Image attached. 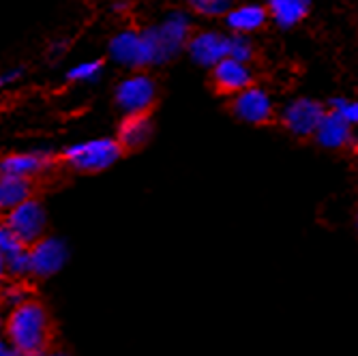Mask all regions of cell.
Instances as JSON below:
<instances>
[{
    "mask_svg": "<svg viewBox=\"0 0 358 356\" xmlns=\"http://www.w3.org/2000/svg\"><path fill=\"white\" fill-rule=\"evenodd\" d=\"M7 337L13 346V352L22 356H41L48 352L52 325L45 307L32 299L13 307L7 318Z\"/></svg>",
    "mask_w": 358,
    "mask_h": 356,
    "instance_id": "1",
    "label": "cell"
},
{
    "mask_svg": "<svg viewBox=\"0 0 358 356\" xmlns=\"http://www.w3.org/2000/svg\"><path fill=\"white\" fill-rule=\"evenodd\" d=\"M110 56L118 64L134 69H144L150 64H164L161 62L155 28L146 30H122L110 41Z\"/></svg>",
    "mask_w": 358,
    "mask_h": 356,
    "instance_id": "2",
    "label": "cell"
},
{
    "mask_svg": "<svg viewBox=\"0 0 358 356\" xmlns=\"http://www.w3.org/2000/svg\"><path fill=\"white\" fill-rule=\"evenodd\" d=\"M122 148L114 138H96L88 142H78L62 150V161L69 168L84 172V174H96L112 168L120 159Z\"/></svg>",
    "mask_w": 358,
    "mask_h": 356,
    "instance_id": "3",
    "label": "cell"
},
{
    "mask_svg": "<svg viewBox=\"0 0 358 356\" xmlns=\"http://www.w3.org/2000/svg\"><path fill=\"white\" fill-rule=\"evenodd\" d=\"M5 225L20 238V243L24 247H32L37 241H41L45 236L48 215L39 200L30 198L7 213Z\"/></svg>",
    "mask_w": 358,
    "mask_h": 356,
    "instance_id": "4",
    "label": "cell"
},
{
    "mask_svg": "<svg viewBox=\"0 0 358 356\" xmlns=\"http://www.w3.org/2000/svg\"><path fill=\"white\" fill-rule=\"evenodd\" d=\"M114 99L116 106L124 112V116L148 114L157 99V86L150 76L134 73L116 86Z\"/></svg>",
    "mask_w": 358,
    "mask_h": 356,
    "instance_id": "5",
    "label": "cell"
},
{
    "mask_svg": "<svg viewBox=\"0 0 358 356\" xmlns=\"http://www.w3.org/2000/svg\"><path fill=\"white\" fill-rule=\"evenodd\" d=\"M28 255H30V275L48 279L67 264L69 247L58 236H43L32 247H28Z\"/></svg>",
    "mask_w": 358,
    "mask_h": 356,
    "instance_id": "6",
    "label": "cell"
},
{
    "mask_svg": "<svg viewBox=\"0 0 358 356\" xmlns=\"http://www.w3.org/2000/svg\"><path fill=\"white\" fill-rule=\"evenodd\" d=\"M152 28H155L161 62L172 60L182 48H187V41L191 39V20L185 11H172L164 22Z\"/></svg>",
    "mask_w": 358,
    "mask_h": 356,
    "instance_id": "7",
    "label": "cell"
},
{
    "mask_svg": "<svg viewBox=\"0 0 358 356\" xmlns=\"http://www.w3.org/2000/svg\"><path fill=\"white\" fill-rule=\"evenodd\" d=\"M324 114H327V108L322 104L303 97V99L292 101L283 110L281 122L289 134H294L299 138H309V136H315Z\"/></svg>",
    "mask_w": 358,
    "mask_h": 356,
    "instance_id": "8",
    "label": "cell"
},
{
    "mask_svg": "<svg viewBox=\"0 0 358 356\" xmlns=\"http://www.w3.org/2000/svg\"><path fill=\"white\" fill-rule=\"evenodd\" d=\"M56 157L48 150H28V152H13L0 159V174H9L17 178H35L45 174L54 168Z\"/></svg>",
    "mask_w": 358,
    "mask_h": 356,
    "instance_id": "9",
    "label": "cell"
},
{
    "mask_svg": "<svg viewBox=\"0 0 358 356\" xmlns=\"http://www.w3.org/2000/svg\"><path fill=\"white\" fill-rule=\"evenodd\" d=\"M232 112L249 124H268L273 120V101L262 88H247L232 99Z\"/></svg>",
    "mask_w": 358,
    "mask_h": 356,
    "instance_id": "10",
    "label": "cell"
},
{
    "mask_svg": "<svg viewBox=\"0 0 358 356\" xmlns=\"http://www.w3.org/2000/svg\"><path fill=\"white\" fill-rule=\"evenodd\" d=\"M187 52L193 62L213 69L217 62L227 58V37L213 30L198 32V35H191V39L187 41Z\"/></svg>",
    "mask_w": 358,
    "mask_h": 356,
    "instance_id": "11",
    "label": "cell"
},
{
    "mask_svg": "<svg viewBox=\"0 0 358 356\" xmlns=\"http://www.w3.org/2000/svg\"><path fill=\"white\" fill-rule=\"evenodd\" d=\"M253 76L247 64H241L232 58H223L213 67V84L221 94H238L251 88Z\"/></svg>",
    "mask_w": 358,
    "mask_h": 356,
    "instance_id": "12",
    "label": "cell"
},
{
    "mask_svg": "<svg viewBox=\"0 0 358 356\" xmlns=\"http://www.w3.org/2000/svg\"><path fill=\"white\" fill-rule=\"evenodd\" d=\"M152 138V120L148 114H136L124 116V120L118 124L116 142L122 150H138Z\"/></svg>",
    "mask_w": 358,
    "mask_h": 356,
    "instance_id": "13",
    "label": "cell"
},
{
    "mask_svg": "<svg viewBox=\"0 0 358 356\" xmlns=\"http://www.w3.org/2000/svg\"><path fill=\"white\" fill-rule=\"evenodd\" d=\"M313 138L317 140L320 146L337 150V148H343L352 142V127L339 114L327 110V114H324Z\"/></svg>",
    "mask_w": 358,
    "mask_h": 356,
    "instance_id": "14",
    "label": "cell"
},
{
    "mask_svg": "<svg viewBox=\"0 0 358 356\" xmlns=\"http://www.w3.org/2000/svg\"><path fill=\"white\" fill-rule=\"evenodd\" d=\"M268 20V11L266 7L259 5H241V7H232L225 15V22L230 26L236 35H245V32H253L257 28H262Z\"/></svg>",
    "mask_w": 358,
    "mask_h": 356,
    "instance_id": "15",
    "label": "cell"
},
{
    "mask_svg": "<svg viewBox=\"0 0 358 356\" xmlns=\"http://www.w3.org/2000/svg\"><path fill=\"white\" fill-rule=\"evenodd\" d=\"M32 198V183L26 178L0 174V211H13L22 202Z\"/></svg>",
    "mask_w": 358,
    "mask_h": 356,
    "instance_id": "16",
    "label": "cell"
},
{
    "mask_svg": "<svg viewBox=\"0 0 358 356\" xmlns=\"http://www.w3.org/2000/svg\"><path fill=\"white\" fill-rule=\"evenodd\" d=\"M266 11H268V17L277 22V26L292 28L309 15L311 5L307 0H275V3L266 7Z\"/></svg>",
    "mask_w": 358,
    "mask_h": 356,
    "instance_id": "17",
    "label": "cell"
},
{
    "mask_svg": "<svg viewBox=\"0 0 358 356\" xmlns=\"http://www.w3.org/2000/svg\"><path fill=\"white\" fill-rule=\"evenodd\" d=\"M103 73V60H86L67 71L69 82H94Z\"/></svg>",
    "mask_w": 358,
    "mask_h": 356,
    "instance_id": "18",
    "label": "cell"
},
{
    "mask_svg": "<svg viewBox=\"0 0 358 356\" xmlns=\"http://www.w3.org/2000/svg\"><path fill=\"white\" fill-rule=\"evenodd\" d=\"M227 58H232L241 64H247L253 58V43L245 35L227 37Z\"/></svg>",
    "mask_w": 358,
    "mask_h": 356,
    "instance_id": "19",
    "label": "cell"
},
{
    "mask_svg": "<svg viewBox=\"0 0 358 356\" xmlns=\"http://www.w3.org/2000/svg\"><path fill=\"white\" fill-rule=\"evenodd\" d=\"M24 249H28V247H24V245L20 243V238L7 228L5 223H0V255H3L5 264L11 260V257L20 255Z\"/></svg>",
    "mask_w": 358,
    "mask_h": 356,
    "instance_id": "20",
    "label": "cell"
},
{
    "mask_svg": "<svg viewBox=\"0 0 358 356\" xmlns=\"http://www.w3.org/2000/svg\"><path fill=\"white\" fill-rule=\"evenodd\" d=\"M189 7L191 11L200 13L204 17H221V15H227V11L232 9V5L225 3V0H193Z\"/></svg>",
    "mask_w": 358,
    "mask_h": 356,
    "instance_id": "21",
    "label": "cell"
},
{
    "mask_svg": "<svg viewBox=\"0 0 358 356\" xmlns=\"http://www.w3.org/2000/svg\"><path fill=\"white\" fill-rule=\"evenodd\" d=\"M329 110L335 112V114H339L350 127H352V124H358V101H352V99H343V97H337V99H331Z\"/></svg>",
    "mask_w": 358,
    "mask_h": 356,
    "instance_id": "22",
    "label": "cell"
},
{
    "mask_svg": "<svg viewBox=\"0 0 358 356\" xmlns=\"http://www.w3.org/2000/svg\"><path fill=\"white\" fill-rule=\"evenodd\" d=\"M5 266H7V273H11L13 277H28L30 275V255H28V249H24L20 255L11 257V260Z\"/></svg>",
    "mask_w": 358,
    "mask_h": 356,
    "instance_id": "23",
    "label": "cell"
},
{
    "mask_svg": "<svg viewBox=\"0 0 358 356\" xmlns=\"http://www.w3.org/2000/svg\"><path fill=\"white\" fill-rule=\"evenodd\" d=\"M5 297H7V301H11L13 307H17V305H22V303L30 301V294H28L26 285H11V287H7Z\"/></svg>",
    "mask_w": 358,
    "mask_h": 356,
    "instance_id": "24",
    "label": "cell"
},
{
    "mask_svg": "<svg viewBox=\"0 0 358 356\" xmlns=\"http://www.w3.org/2000/svg\"><path fill=\"white\" fill-rule=\"evenodd\" d=\"M24 76V69L22 67H13V69H7L0 73V88H7V86H13L15 82H20Z\"/></svg>",
    "mask_w": 358,
    "mask_h": 356,
    "instance_id": "25",
    "label": "cell"
},
{
    "mask_svg": "<svg viewBox=\"0 0 358 356\" xmlns=\"http://www.w3.org/2000/svg\"><path fill=\"white\" fill-rule=\"evenodd\" d=\"M41 356H71L69 352H64V350H48V352H43Z\"/></svg>",
    "mask_w": 358,
    "mask_h": 356,
    "instance_id": "26",
    "label": "cell"
},
{
    "mask_svg": "<svg viewBox=\"0 0 358 356\" xmlns=\"http://www.w3.org/2000/svg\"><path fill=\"white\" fill-rule=\"evenodd\" d=\"M112 11H129V5H127V3H118V5H112Z\"/></svg>",
    "mask_w": 358,
    "mask_h": 356,
    "instance_id": "27",
    "label": "cell"
},
{
    "mask_svg": "<svg viewBox=\"0 0 358 356\" xmlns=\"http://www.w3.org/2000/svg\"><path fill=\"white\" fill-rule=\"evenodd\" d=\"M7 273V266H5V260H3V255H0V279H3V275Z\"/></svg>",
    "mask_w": 358,
    "mask_h": 356,
    "instance_id": "28",
    "label": "cell"
},
{
    "mask_svg": "<svg viewBox=\"0 0 358 356\" xmlns=\"http://www.w3.org/2000/svg\"><path fill=\"white\" fill-rule=\"evenodd\" d=\"M0 327H3V325H0ZM7 350V346H5V339H3V331H0V354H3Z\"/></svg>",
    "mask_w": 358,
    "mask_h": 356,
    "instance_id": "29",
    "label": "cell"
},
{
    "mask_svg": "<svg viewBox=\"0 0 358 356\" xmlns=\"http://www.w3.org/2000/svg\"><path fill=\"white\" fill-rule=\"evenodd\" d=\"M0 356H22V354H17V352H13V350H5Z\"/></svg>",
    "mask_w": 358,
    "mask_h": 356,
    "instance_id": "30",
    "label": "cell"
},
{
    "mask_svg": "<svg viewBox=\"0 0 358 356\" xmlns=\"http://www.w3.org/2000/svg\"><path fill=\"white\" fill-rule=\"evenodd\" d=\"M356 225H358V213H356Z\"/></svg>",
    "mask_w": 358,
    "mask_h": 356,
    "instance_id": "31",
    "label": "cell"
}]
</instances>
